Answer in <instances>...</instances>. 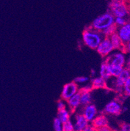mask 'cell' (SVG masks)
<instances>
[{"label":"cell","mask_w":130,"mask_h":131,"mask_svg":"<svg viewBox=\"0 0 130 131\" xmlns=\"http://www.w3.org/2000/svg\"><path fill=\"white\" fill-rule=\"evenodd\" d=\"M66 103L70 111L74 112L81 105L80 92L78 91L77 93L72 96L70 99L66 101Z\"/></svg>","instance_id":"11"},{"label":"cell","mask_w":130,"mask_h":131,"mask_svg":"<svg viewBox=\"0 0 130 131\" xmlns=\"http://www.w3.org/2000/svg\"><path fill=\"white\" fill-rule=\"evenodd\" d=\"M103 37L104 36L102 32L96 30L91 26L89 28H86L83 33L84 44L91 49H96Z\"/></svg>","instance_id":"1"},{"label":"cell","mask_w":130,"mask_h":131,"mask_svg":"<svg viewBox=\"0 0 130 131\" xmlns=\"http://www.w3.org/2000/svg\"><path fill=\"white\" fill-rule=\"evenodd\" d=\"M125 51L130 52V40L125 45Z\"/></svg>","instance_id":"31"},{"label":"cell","mask_w":130,"mask_h":131,"mask_svg":"<svg viewBox=\"0 0 130 131\" xmlns=\"http://www.w3.org/2000/svg\"><path fill=\"white\" fill-rule=\"evenodd\" d=\"M116 33L119 35L123 44L126 45L130 40V23L127 22L122 26L117 27Z\"/></svg>","instance_id":"8"},{"label":"cell","mask_w":130,"mask_h":131,"mask_svg":"<svg viewBox=\"0 0 130 131\" xmlns=\"http://www.w3.org/2000/svg\"><path fill=\"white\" fill-rule=\"evenodd\" d=\"M120 130L122 131H130V124L122 123L120 126Z\"/></svg>","instance_id":"27"},{"label":"cell","mask_w":130,"mask_h":131,"mask_svg":"<svg viewBox=\"0 0 130 131\" xmlns=\"http://www.w3.org/2000/svg\"><path fill=\"white\" fill-rule=\"evenodd\" d=\"M110 41L113 45L114 49L119 50L121 52H125V46L121 40L120 38L119 37V35L116 32H114L112 35L109 37Z\"/></svg>","instance_id":"12"},{"label":"cell","mask_w":130,"mask_h":131,"mask_svg":"<svg viewBox=\"0 0 130 131\" xmlns=\"http://www.w3.org/2000/svg\"><path fill=\"white\" fill-rule=\"evenodd\" d=\"M96 50L102 57H107L114 50L109 37H104L96 48Z\"/></svg>","instance_id":"4"},{"label":"cell","mask_w":130,"mask_h":131,"mask_svg":"<svg viewBox=\"0 0 130 131\" xmlns=\"http://www.w3.org/2000/svg\"><path fill=\"white\" fill-rule=\"evenodd\" d=\"M93 89H103L106 88V80L102 77H95L91 81Z\"/></svg>","instance_id":"15"},{"label":"cell","mask_w":130,"mask_h":131,"mask_svg":"<svg viewBox=\"0 0 130 131\" xmlns=\"http://www.w3.org/2000/svg\"><path fill=\"white\" fill-rule=\"evenodd\" d=\"M113 24H114V16L108 11L95 18L92 23L91 27L96 30L102 31Z\"/></svg>","instance_id":"2"},{"label":"cell","mask_w":130,"mask_h":131,"mask_svg":"<svg viewBox=\"0 0 130 131\" xmlns=\"http://www.w3.org/2000/svg\"><path fill=\"white\" fill-rule=\"evenodd\" d=\"M84 131H94V130H96V129L94 128V127H93L92 125H90V124L89 123V125H88L87 127L85 128V129L83 130Z\"/></svg>","instance_id":"28"},{"label":"cell","mask_w":130,"mask_h":131,"mask_svg":"<svg viewBox=\"0 0 130 131\" xmlns=\"http://www.w3.org/2000/svg\"><path fill=\"white\" fill-rule=\"evenodd\" d=\"M100 76L103 78H104L105 80L111 77L109 63L106 61H103L101 64L100 69Z\"/></svg>","instance_id":"14"},{"label":"cell","mask_w":130,"mask_h":131,"mask_svg":"<svg viewBox=\"0 0 130 131\" xmlns=\"http://www.w3.org/2000/svg\"><path fill=\"white\" fill-rule=\"evenodd\" d=\"M74 130L83 131L87 126L89 125V122L84 117L83 114H77L75 117Z\"/></svg>","instance_id":"10"},{"label":"cell","mask_w":130,"mask_h":131,"mask_svg":"<svg viewBox=\"0 0 130 131\" xmlns=\"http://www.w3.org/2000/svg\"><path fill=\"white\" fill-rule=\"evenodd\" d=\"M109 11L114 17L126 18L129 14L123 0H112L109 4Z\"/></svg>","instance_id":"3"},{"label":"cell","mask_w":130,"mask_h":131,"mask_svg":"<svg viewBox=\"0 0 130 131\" xmlns=\"http://www.w3.org/2000/svg\"><path fill=\"white\" fill-rule=\"evenodd\" d=\"M57 117L63 123L66 122V121H68L70 119V112L66 108L59 110H58V112H57Z\"/></svg>","instance_id":"17"},{"label":"cell","mask_w":130,"mask_h":131,"mask_svg":"<svg viewBox=\"0 0 130 131\" xmlns=\"http://www.w3.org/2000/svg\"><path fill=\"white\" fill-rule=\"evenodd\" d=\"M80 92L81 105L86 106L90 104L92 101V96L90 92L87 91H79Z\"/></svg>","instance_id":"16"},{"label":"cell","mask_w":130,"mask_h":131,"mask_svg":"<svg viewBox=\"0 0 130 131\" xmlns=\"http://www.w3.org/2000/svg\"><path fill=\"white\" fill-rule=\"evenodd\" d=\"M126 23L127 20L125 17H114V24L117 27L122 26Z\"/></svg>","instance_id":"23"},{"label":"cell","mask_w":130,"mask_h":131,"mask_svg":"<svg viewBox=\"0 0 130 131\" xmlns=\"http://www.w3.org/2000/svg\"><path fill=\"white\" fill-rule=\"evenodd\" d=\"M89 80V79L88 77H79L75 78L74 82L75 83H76L77 85H79V84H85V83H87Z\"/></svg>","instance_id":"24"},{"label":"cell","mask_w":130,"mask_h":131,"mask_svg":"<svg viewBox=\"0 0 130 131\" xmlns=\"http://www.w3.org/2000/svg\"><path fill=\"white\" fill-rule=\"evenodd\" d=\"M116 29H117V27L115 26V24H113L112 26H109V27H107L105 29H104L101 32H102L104 37H109L113 33L116 31Z\"/></svg>","instance_id":"19"},{"label":"cell","mask_w":130,"mask_h":131,"mask_svg":"<svg viewBox=\"0 0 130 131\" xmlns=\"http://www.w3.org/2000/svg\"><path fill=\"white\" fill-rule=\"evenodd\" d=\"M79 91V87L74 82L65 84L61 92V98L64 101H67L72 96H73Z\"/></svg>","instance_id":"5"},{"label":"cell","mask_w":130,"mask_h":131,"mask_svg":"<svg viewBox=\"0 0 130 131\" xmlns=\"http://www.w3.org/2000/svg\"><path fill=\"white\" fill-rule=\"evenodd\" d=\"M63 131H74V123L70 121H66L63 123Z\"/></svg>","instance_id":"20"},{"label":"cell","mask_w":130,"mask_h":131,"mask_svg":"<svg viewBox=\"0 0 130 131\" xmlns=\"http://www.w3.org/2000/svg\"><path fill=\"white\" fill-rule=\"evenodd\" d=\"M53 129L55 131H63V123L57 117L53 120Z\"/></svg>","instance_id":"21"},{"label":"cell","mask_w":130,"mask_h":131,"mask_svg":"<svg viewBox=\"0 0 130 131\" xmlns=\"http://www.w3.org/2000/svg\"><path fill=\"white\" fill-rule=\"evenodd\" d=\"M122 112L121 104L116 101H112L108 102L104 108V112L109 115H117Z\"/></svg>","instance_id":"7"},{"label":"cell","mask_w":130,"mask_h":131,"mask_svg":"<svg viewBox=\"0 0 130 131\" xmlns=\"http://www.w3.org/2000/svg\"><path fill=\"white\" fill-rule=\"evenodd\" d=\"M57 109H58V110H59L64 109V108H66V101H64V100L62 99V100H59V101H57Z\"/></svg>","instance_id":"25"},{"label":"cell","mask_w":130,"mask_h":131,"mask_svg":"<svg viewBox=\"0 0 130 131\" xmlns=\"http://www.w3.org/2000/svg\"><path fill=\"white\" fill-rule=\"evenodd\" d=\"M109 65L111 74V77H117L124 69V67L122 66H116V65H109Z\"/></svg>","instance_id":"18"},{"label":"cell","mask_w":130,"mask_h":131,"mask_svg":"<svg viewBox=\"0 0 130 131\" xmlns=\"http://www.w3.org/2000/svg\"><path fill=\"white\" fill-rule=\"evenodd\" d=\"M106 61L109 65H116V66H124L126 59L125 56L122 52H117L112 54H109L107 57Z\"/></svg>","instance_id":"6"},{"label":"cell","mask_w":130,"mask_h":131,"mask_svg":"<svg viewBox=\"0 0 130 131\" xmlns=\"http://www.w3.org/2000/svg\"><path fill=\"white\" fill-rule=\"evenodd\" d=\"M96 75V71L94 70H92L91 71V77H94Z\"/></svg>","instance_id":"32"},{"label":"cell","mask_w":130,"mask_h":131,"mask_svg":"<svg viewBox=\"0 0 130 131\" xmlns=\"http://www.w3.org/2000/svg\"><path fill=\"white\" fill-rule=\"evenodd\" d=\"M98 130H100V131H110V130H111V128L109 127H108V125H106V126H104V127H101V128H99Z\"/></svg>","instance_id":"29"},{"label":"cell","mask_w":130,"mask_h":131,"mask_svg":"<svg viewBox=\"0 0 130 131\" xmlns=\"http://www.w3.org/2000/svg\"><path fill=\"white\" fill-rule=\"evenodd\" d=\"M124 3L125 5L126 6L127 10H128L129 13L130 12V0H123Z\"/></svg>","instance_id":"30"},{"label":"cell","mask_w":130,"mask_h":131,"mask_svg":"<svg viewBox=\"0 0 130 131\" xmlns=\"http://www.w3.org/2000/svg\"><path fill=\"white\" fill-rule=\"evenodd\" d=\"M123 93L126 96H130V77L125 81L123 86Z\"/></svg>","instance_id":"22"},{"label":"cell","mask_w":130,"mask_h":131,"mask_svg":"<svg viewBox=\"0 0 130 131\" xmlns=\"http://www.w3.org/2000/svg\"><path fill=\"white\" fill-rule=\"evenodd\" d=\"M92 84H87V85H85L84 87L81 89L80 91H87V92H90L92 89Z\"/></svg>","instance_id":"26"},{"label":"cell","mask_w":130,"mask_h":131,"mask_svg":"<svg viewBox=\"0 0 130 131\" xmlns=\"http://www.w3.org/2000/svg\"><path fill=\"white\" fill-rule=\"evenodd\" d=\"M83 115L89 122H91L95 117L98 114V110L94 104H87V105L84 106L83 108Z\"/></svg>","instance_id":"9"},{"label":"cell","mask_w":130,"mask_h":131,"mask_svg":"<svg viewBox=\"0 0 130 131\" xmlns=\"http://www.w3.org/2000/svg\"><path fill=\"white\" fill-rule=\"evenodd\" d=\"M129 71H130V65H129Z\"/></svg>","instance_id":"33"},{"label":"cell","mask_w":130,"mask_h":131,"mask_svg":"<svg viewBox=\"0 0 130 131\" xmlns=\"http://www.w3.org/2000/svg\"><path fill=\"white\" fill-rule=\"evenodd\" d=\"M91 123L96 130H98L101 127L108 125V120L104 115H96L95 118L91 121Z\"/></svg>","instance_id":"13"}]
</instances>
